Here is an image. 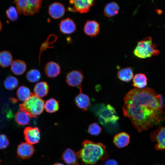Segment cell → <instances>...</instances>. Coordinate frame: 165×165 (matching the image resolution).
Here are the masks:
<instances>
[{"label": "cell", "instance_id": "1", "mask_svg": "<svg viewBox=\"0 0 165 165\" xmlns=\"http://www.w3.org/2000/svg\"><path fill=\"white\" fill-rule=\"evenodd\" d=\"M123 100V115L138 132L159 124L165 119L163 97L152 88H134L127 93Z\"/></svg>", "mask_w": 165, "mask_h": 165}, {"label": "cell", "instance_id": "2", "mask_svg": "<svg viewBox=\"0 0 165 165\" xmlns=\"http://www.w3.org/2000/svg\"><path fill=\"white\" fill-rule=\"evenodd\" d=\"M82 145L76 153L81 163L85 165H95L100 161L105 160L108 157L106 147L102 143L86 140Z\"/></svg>", "mask_w": 165, "mask_h": 165}, {"label": "cell", "instance_id": "3", "mask_svg": "<svg viewBox=\"0 0 165 165\" xmlns=\"http://www.w3.org/2000/svg\"><path fill=\"white\" fill-rule=\"evenodd\" d=\"M133 53L137 57L145 59L158 55L159 51L153 43L152 38L148 36L138 42Z\"/></svg>", "mask_w": 165, "mask_h": 165}, {"label": "cell", "instance_id": "4", "mask_svg": "<svg viewBox=\"0 0 165 165\" xmlns=\"http://www.w3.org/2000/svg\"><path fill=\"white\" fill-rule=\"evenodd\" d=\"M44 101L32 93L31 96L20 104V110L23 111L31 117L36 118L43 112L44 108Z\"/></svg>", "mask_w": 165, "mask_h": 165}, {"label": "cell", "instance_id": "5", "mask_svg": "<svg viewBox=\"0 0 165 165\" xmlns=\"http://www.w3.org/2000/svg\"><path fill=\"white\" fill-rule=\"evenodd\" d=\"M96 110V114L100 122L104 125L115 124L119 117L115 108L109 104H100Z\"/></svg>", "mask_w": 165, "mask_h": 165}, {"label": "cell", "instance_id": "6", "mask_svg": "<svg viewBox=\"0 0 165 165\" xmlns=\"http://www.w3.org/2000/svg\"><path fill=\"white\" fill-rule=\"evenodd\" d=\"M43 0H14L18 13L32 16L38 13Z\"/></svg>", "mask_w": 165, "mask_h": 165}, {"label": "cell", "instance_id": "7", "mask_svg": "<svg viewBox=\"0 0 165 165\" xmlns=\"http://www.w3.org/2000/svg\"><path fill=\"white\" fill-rule=\"evenodd\" d=\"M94 0H70V6L68 9L73 12H77L80 13L88 12L93 5Z\"/></svg>", "mask_w": 165, "mask_h": 165}, {"label": "cell", "instance_id": "8", "mask_svg": "<svg viewBox=\"0 0 165 165\" xmlns=\"http://www.w3.org/2000/svg\"><path fill=\"white\" fill-rule=\"evenodd\" d=\"M152 140L156 141L155 148L157 150L165 149V126L159 127L150 134Z\"/></svg>", "mask_w": 165, "mask_h": 165}, {"label": "cell", "instance_id": "9", "mask_svg": "<svg viewBox=\"0 0 165 165\" xmlns=\"http://www.w3.org/2000/svg\"><path fill=\"white\" fill-rule=\"evenodd\" d=\"M24 133L27 142L32 145L39 142L40 139V131L38 127H27L24 130Z\"/></svg>", "mask_w": 165, "mask_h": 165}, {"label": "cell", "instance_id": "10", "mask_svg": "<svg viewBox=\"0 0 165 165\" xmlns=\"http://www.w3.org/2000/svg\"><path fill=\"white\" fill-rule=\"evenodd\" d=\"M83 78V75L81 71L74 70L67 73L66 81L70 86L77 87L81 86Z\"/></svg>", "mask_w": 165, "mask_h": 165}, {"label": "cell", "instance_id": "11", "mask_svg": "<svg viewBox=\"0 0 165 165\" xmlns=\"http://www.w3.org/2000/svg\"><path fill=\"white\" fill-rule=\"evenodd\" d=\"M34 151V148L32 145L27 142H22L17 147V153L19 157L25 159L30 158Z\"/></svg>", "mask_w": 165, "mask_h": 165}, {"label": "cell", "instance_id": "12", "mask_svg": "<svg viewBox=\"0 0 165 165\" xmlns=\"http://www.w3.org/2000/svg\"><path fill=\"white\" fill-rule=\"evenodd\" d=\"M61 32L64 34L69 35L74 32L76 29V26L71 19L67 18L62 20L59 25Z\"/></svg>", "mask_w": 165, "mask_h": 165}, {"label": "cell", "instance_id": "13", "mask_svg": "<svg viewBox=\"0 0 165 165\" xmlns=\"http://www.w3.org/2000/svg\"><path fill=\"white\" fill-rule=\"evenodd\" d=\"M100 30V24L96 21L88 20L86 21L83 27V31L87 35L94 37L96 36Z\"/></svg>", "mask_w": 165, "mask_h": 165}, {"label": "cell", "instance_id": "14", "mask_svg": "<svg viewBox=\"0 0 165 165\" xmlns=\"http://www.w3.org/2000/svg\"><path fill=\"white\" fill-rule=\"evenodd\" d=\"M74 100L77 106L83 111L86 110L90 105L89 97L82 92L81 87H80L79 93L76 96Z\"/></svg>", "mask_w": 165, "mask_h": 165}, {"label": "cell", "instance_id": "15", "mask_svg": "<svg viewBox=\"0 0 165 165\" xmlns=\"http://www.w3.org/2000/svg\"><path fill=\"white\" fill-rule=\"evenodd\" d=\"M62 159L68 165H80L76 152L70 148H67L64 151Z\"/></svg>", "mask_w": 165, "mask_h": 165}, {"label": "cell", "instance_id": "16", "mask_svg": "<svg viewBox=\"0 0 165 165\" xmlns=\"http://www.w3.org/2000/svg\"><path fill=\"white\" fill-rule=\"evenodd\" d=\"M49 13L54 19H57L61 18L65 13V8L61 3L55 2L50 6Z\"/></svg>", "mask_w": 165, "mask_h": 165}, {"label": "cell", "instance_id": "17", "mask_svg": "<svg viewBox=\"0 0 165 165\" xmlns=\"http://www.w3.org/2000/svg\"><path fill=\"white\" fill-rule=\"evenodd\" d=\"M44 72L46 75L49 78L56 77L60 74V66L57 63L50 61L46 64L44 68Z\"/></svg>", "mask_w": 165, "mask_h": 165}, {"label": "cell", "instance_id": "18", "mask_svg": "<svg viewBox=\"0 0 165 165\" xmlns=\"http://www.w3.org/2000/svg\"><path fill=\"white\" fill-rule=\"evenodd\" d=\"M130 136L125 132H121L114 136L113 142L118 148H123L127 146L130 142Z\"/></svg>", "mask_w": 165, "mask_h": 165}, {"label": "cell", "instance_id": "19", "mask_svg": "<svg viewBox=\"0 0 165 165\" xmlns=\"http://www.w3.org/2000/svg\"><path fill=\"white\" fill-rule=\"evenodd\" d=\"M26 69V64L24 61L21 60L17 59L13 61L10 65L12 72L16 75H20L23 74Z\"/></svg>", "mask_w": 165, "mask_h": 165}, {"label": "cell", "instance_id": "20", "mask_svg": "<svg viewBox=\"0 0 165 165\" xmlns=\"http://www.w3.org/2000/svg\"><path fill=\"white\" fill-rule=\"evenodd\" d=\"M49 90V86L47 82L41 81L37 83L35 86L34 94L39 98L43 97L47 95Z\"/></svg>", "mask_w": 165, "mask_h": 165}, {"label": "cell", "instance_id": "21", "mask_svg": "<svg viewBox=\"0 0 165 165\" xmlns=\"http://www.w3.org/2000/svg\"><path fill=\"white\" fill-rule=\"evenodd\" d=\"M117 76L121 80L124 82H128L133 78L134 73L133 69L130 67L122 68L118 71Z\"/></svg>", "mask_w": 165, "mask_h": 165}, {"label": "cell", "instance_id": "22", "mask_svg": "<svg viewBox=\"0 0 165 165\" xmlns=\"http://www.w3.org/2000/svg\"><path fill=\"white\" fill-rule=\"evenodd\" d=\"M147 84V78L145 75L143 73L136 74L133 79L132 85L138 89L145 88Z\"/></svg>", "mask_w": 165, "mask_h": 165}, {"label": "cell", "instance_id": "23", "mask_svg": "<svg viewBox=\"0 0 165 165\" xmlns=\"http://www.w3.org/2000/svg\"><path fill=\"white\" fill-rule=\"evenodd\" d=\"M13 61V57L11 53L8 50L0 52V66L3 68L10 66Z\"/></svg>", "mask_w": 165, "mask_h": 165}, {"label": "cell", "instance_id": "24", "mask_svg": "<svg viewBox=\"0 0 165 165\" xmlns=\"http://www.w3.org/2000/svg\"><path fill=\"white\" fill-rule=\"evenodd\" d=\"M119 10L118 5L115 2H112L105 6L104 9V13L106 16L110 17L117 15Z\"/></svg>", "mask_w": 165, "mask_h": 165}, {"label": "cell", "instance_id": "25", "mask_svg": "<svg viewBox=\"0 0 165 165\" xmlns=\"http://www.w3.org/2000/svg\"><path fill=\"white\" fill-rule=\"evenodd\" d=\"M31 117L24 111L20 110L18 112L15 116L16 123L20 125H25L28 124Z\"/></svg>", "mask_w": 165, "mask_h": 165}, {"label": "cell", "instance_id": "26", "mask_svg": "<svg viewBox=\"0 0 165 165\" xmlns=\"http://www.w3.org/2000/svg\"><path fill=\"white\" fill-rule=\"evenodd\" d=\"M44 108L46 112L48 113L55 112L59 109V102L54 98H50L46 101L44 104Z\"/></svg>", "mask_w": 165, "mask_h": 165}, {"label": "cell", "instance_id": "27", "mask_svg": "<svg viewBox=\"0 0 165 165\" xmlns=\"http://www.w3.org/2000/svg\"><path fill=\"white\" fill-rule=\"evenodd\" d=\"M29 89L25 86H21L18 89L17 95L18 98L21 101H24L31 95Z\"/></svg>", "mask_w": 165, "mask_h": 165}, {"label": "cell", "instance_id": "28", "mask_svg": "<svg viewBox=\"0 0 165 165\" xmlns=\"http://www.w3.org/2000/svg\"><path fill=\"white\" fill-rule=\"evenodd\" d=\"M26 77L30 82L34 83L38 81L41 78V74L39 71L36 69H32L27 73Z\"/></svg>", "mask_w": 165, "mask_h": 165}, {"label": "cell", "instance_id": "29", "mask_svg": "<svg viewBox=\"0 0 165 165\" xmlns=\"http://www.w3.org/2000/svg\"><path fill=\"white\" fill-rule=\"evenodd\" d=\"M18 84V80L13 76H8L4 81V85L5 88L9 90H12L16 88Z\"/></svg>", "mask_w": 165, "mask_h": 165}, {"label": "cell", "instance_id": "30", "mask_svg": "<svg viewBox=\"0 0 165 165\" xmlns=\"http://www.w3.org/2000/svg\"><path fill=\"white\" fill-rule=\"evenodd\" d=\"M18 13L16 9L13 6L9 7L6 12V15L7 17L12 21H15L17 20L18 17Z\"/></svg>", "mask_w": 165, "mask_h": 165}, {"label": "cell", "instance_id": "31", "mask_svg": "<svg viewBox=\"0 0 165 165\" xmlns=\"http://www.w3.org/2000/svg\"><path fill=\"white\" fill-rule=\"evenodd\" d=\"M101 127L97 123L90 124L88 127V133L91 135L97 136L101 133Z\"/></svg>", "mask_w": 165, "mask_h": 165}, {"label": "cell", "instance_id": "32", "mask_svg": "<svg viewBox=\"0 0 165 165\" xmlns=\"http://www.w3.org/2000/svg\"><path fill=\"white\" fill-rule=\"evenodd\" d=\"M9 141L7 137L3 134H0V149L7 148L9 145Z\"/></svg>", "mask_w": 165, "mask_h": 165}, {"label": "cell", "instance_id": "33", "mask_svg": "<svg viewBox=\"0 0 165 165\" xmlns=\"http://www.w3.org/2000/svg\"><path fill=\"white\" fill-rule=\"evenodd\" d=\"M101 165H118L117 161L112 159H107Z\"/></svg>", "mask_w": 165, "mask_h": 165}, {"label": "cell", "instance_id": "34", "mask_svg": "<svg viewBox=\"0 0 165 165\" xmlns=\"http://www.w3.org/2000/svg\"><path fill=\"white\" fill-rule=\"evenodd\" d=\"M53 165H64L62 163H54Z\"/></svg>", "mask_w": 165, "mask_h": 165}, {"label": "cell", "instance_id": "35", "mask_svg": "<svg viewBox=\"0 0 165 165\" xmlns=\"http://www.w3.org/2000/svg\"><path fill=\"white\" fill-rule=\"evenodd\" d=\"M2 28V24L1 21L0 20V32L1 31Z\"/></svg>", "mask_w": 165, "mask_h": 165}, {"label": "cell", "instance_id": "36", "mask_svg": "<svg viewBox=\"0 0 165 165\" xmlns=\"http://www.w3.org/2000/svg\"><path fill=\"white\" fill-rule=\"evenodd\" d=\"M0 163H1V160H0V165H1L0 164Z\"/></svg>", "mask_w": 165, "mask_h": 165}, {"label": "cell", "instance_id": "37", "mask_svg": "<svg viewBox=\"0 0 165 165\" xmlns=\"http://www.w3.org/2000/svg\"></svg>", "mask_w": 165, "mask_h": 165}]
</instances>
